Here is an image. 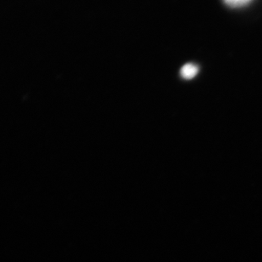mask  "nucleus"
Returning a JSON list of instances; mask_svg holds the SVG:
<instances>
[{
  "label": "nucleus",
  "instance_id": "nucleus-1",
  "mask_svg": "<svg viewBox=\"0 0 262 262\" xmlns=\"http://www.w3.org/2000/svg\"><path fill=\"white\" fill-rule=\"evenodd\" d=\"M198 73H199V68L192 63L186 64L181 69V75L185 79L194 78Z\"/></svg>",
  "mask_w": 262,
  "mask_h": 262
},
{
  "label": "nucleus",
  "instance_id": "nucleus-2",
  "mask_svg": "<svg viewBox=\"0 0 262 262\" xmlns=\"http://www.w3.org/2000/svg\"><path fill=\"white\" fill-rule=\"evenodd\" d=\"M223 1L231 7H241L251 2L252 0H223Z\"/></svg>",
  "mask_w": 262,
  "mask_h": 262
}]
</instances>
